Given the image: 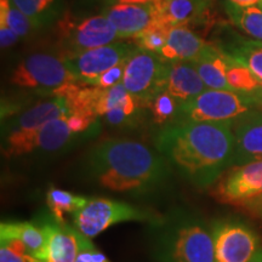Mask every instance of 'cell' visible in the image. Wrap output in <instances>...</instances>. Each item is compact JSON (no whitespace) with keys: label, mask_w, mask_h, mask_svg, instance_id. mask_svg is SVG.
<instances>
[{"label":"cell","mask_w":262,"mask_h":262,"mask_svg":"<svg viewBox=\"0 0 262 262\" xmlns=\"http://www.w3.org/2000/svg\"><path fill=\"white\" fill-rule=\"evenodd\" d=\"M233 122L179 123L164 127L156 148L192 185L206 188L229 166L234 153Z\"/></svg>","instance_id":"6da1fadb"},{"label":"cell","mask_w":262,"mask_h":262,"mask_svg":"<svg viewBox=\"0 0 262 262\" xmlns=\"http://www.w3.org/2000/svg\"><path fill=\"white\" fill-rule=\"evenodd\" d=\"M88 173L108 191L142 195L160 189L171 175L168 160L139 141L110 139L86 158Z\"/></svg>","instance_id":"7a4b0ae2"},{"label":"cell","mask_w":262,"mask_h":262,"mask_svg":"<svg viewBox=\"0 0 262 262\" xmlns=\"http://www.w3.org/2000/svg\"><path fill=\"white\" fill-rule=\"evenodd\" d=\"M152 226V254L159 262H216L211 232L196 216L172 212Z\"/></svg>","instance_id":"3957f363"},{"label":"cell","mask_w":262,"mask_h":262,"mask_svg":"<svg viewBox=\"0 0 262 262\" xmlns=\"http://www.w3.org/2000/svg\"><path fill=\"white\" fill-rule=\"evenodd\" d=\"M10 83L18 89L42 96H66L78 86L63 58L47 52H34L22 58L10 75Z\"/></svg>","instance_id":"277c9868"},{"label":"cell","mask_w":262,"mask_h":262,"mask_svg":"<svg viewBox=\"0 0 262 262\" xmlns=\"http://www.w3.org/2000/svg\"><path fill=\"white\" fill-rule=\"evenodd\" d=\"M255 108L254 101L248 94L206 89L187 102H181L175 124L233 122L242 114Z\"/></svg>","instance_id":"5b68a950"},{"label":"cell","mask_w":262,"mask_h":262,"mask_svg":"<svg viewBox=\"0 0 262 262\" xmlns=\"http://www.w3.org/2000/svg\"><path fill=\"white\" fill-rule=\"evenodd\" d=\"M164 216L140 209L125 202L106 198L89 199L86 204L73 215L74 228L86 237H96L111 226L127 221L158 224Z\"/></svg>","instance_id":"8992f818"},{"label":"cell","mask_w":262,"mask_h":262,"mask_svg":"<svg viewBox=\"0 0 262 262\" xmlns=\"http://www.w3.org/2000/svg\"><path fill=\"white\" fill-rule=\"evenodd\" d=\"M71 107L66 96H49L32 107L6 118L2 126V153L8 156L12 149L29 139L51 120L67 116Z\"/></svg>","instance_id":"52a82bcc"},{"label":"cell","mask_w":262,"mask_h":262,"mask_svg":"<svg viewBox=\"0 0 262 262\" xmlns=\"http://www.w3.org/2000/svg\"><path fill=\"white\" fill-rule=\"evenodd\" d=\"M56 26V38L67 55L104 47L120 39L110 19L98 14L74 17L66 12Z\"/></svg>","instance_id":"ba28073f"},{"label":"cell","mask_w":262,"mask_h":262,"mask_svg":"<svg viewBox=\"0 0 262 262\" xmlns=\"http://www.w3.org/2000/svg\"><path fill=\"white\" fill-rule=\"evenodd\" d=\"M135 44L112 42L104 47L66 55L63 61L68 71L79 83L93 86L100 75L118 64L126 63L131 55L137 50Z\"/></svg>","instance_id":"9c48e42d"},{"label":"cell","mask_w":262,"mask_h":262,"mask_svg":"<svg viewBox=\"0 0 262 262\" xmlns=\"http://www.w3.org/2000/svg\"><path fill=\"white\" fill-rule=\"evenodd\" d=\"M166 63L158 54L137 49L126 62L122 84L131 95L148 104L164 91Z\"/></svg>","instance_id":"30bf717a"},{"label":"cell","mask_w":262,"mask_h":262,"mask_svg":"<svg viewBox=\"0 0 262 262\" xmlns=\"http://www.w3.org/2000/svg\"><path fill=\"white\" fill-rule=\"evenodd\" d=\"M211 234L216 262H249L261 248L256 233L239 221H216Z\"/></svg>","instance_id":"8fae6325"},{"label":"cell","mask_w":262,"mask_h":262,"mask_svg":"<svg viewBox=\"0 0 262 262\" xmlns=\"http://www.w3.org/2000/svg\"><path fill=\"white\" fill-rule=\"evenodd\" d=\"M67 116L51 120L47 125L14 148L5 158H19L27 156H54L72 148L84 135L75 134L68 125Z\"/></svg>","instance_id":"7c38bea8"},{"label":"cell","mask_w":262,"mask_h":262,"mask_svg":"<svg viewBox=\"0 0 262 262\" xmlns=\"http://www.w3.org/2000/svg\"><path fill=\"white\" fill-rule=\"evenodd\" d=\"M42 229L45 244L40 262H75L79 254V231L58 222L50 214H41L34 221Z\"/></svg>","instance_id":"4fadbf2b"},{"label":"cell","mask_w":262,"mask_h":262,"mask_svg":"<svg viewBox=\"0 0 262 262\" xmlns=\"http://www.w3.org/2000/svg\"><path fill=\"white\" fill-rule=\"evenodd\" d=\"M262 193V160L233 166L216 187L224 203L242 205Z\"/></svg>","instance_id":"5bb4252c"},{"label":"cell","mask_w":262,"mask_h":262,"mask_svg":"<svg viewBox=\"0 0 262 262\" xmlns=\"http://www.w3.org/2000/svg\"><path fill=\"white\" fill-rule=\"evenodd\" d=\"M101 9L100 14L110 19L122 39L134 38L145 29L159 24L153 0L114 4Z\"/></svg>","instance_id":"9a60e30c"},{"label":"cell","mask_w":262,"mask_h":262,"mask_svg":"<svg viewBox=\"0 0 262 262\" xmlns=\"http://www.w3.org/2000/svg\"><path fill=\"white\" fill-rule=\"evenodd\" d=\"M234 153L232 166L262 160V111L251 110L233 120Z\"/></svg>","instance_id":"2e32d148"},{"label":"cell","mask_w":262,"mask_h":262,"mask_svg":"<svg viewBox=\"0 0 262 262\" xmlns=\"http://www.w3.org/2000/svg\"><path fill=\"white\" fill-rule=\"evenodd\" d=\"M205 90L204 81L192 62L178 61L166 63L164 91L180 102H187Z\"/></svg>","instance_id":"e0dca14e"},{"label":"cell","mask_w":262,"mask_h":262,"mask_svg":"<svg viewBox=\"0 0 262 262\" xmlns=\"http://www.w3.org/2000/svg\"><path fill=\"white\" fill-rule=\"evenodd\" d=\"M206 45L208 42L187 28V26H178L170 29L165 45L158 55L166 62H193L199 57Z\"/></svg>","instance_id":"ac0fdd59"},{"label":"cell","mask_w":262,"mask_h":262,"mask_svg":"<svg viewBox=\"0 0 262 262\" xmlns=\"http://www.w3.org/2000/svg\"><path fill=\"white\" fill-rule=\"evenodd\" d=\"M192 63L204 81L206 89L231 90L226 79L227 55L220 48L208 42L199 57Z\"/></svg>","instance_id":"d6986e66"},{"label":"cell","mask_w":262,"mask_h":262,"mask_svg":"<svg viewBox=\"0 0 262 262\" xmlns=\"http://www.w3.org/2000/svg\"><path fill=\"white\" fill-rule=\"evenodd\" d=\"M159 24L168 27L187 26L201 17L208 8V0H153Z\"/></svg>","instance_id":"ffe728a7"},{"label":"cell","mask_w":262,"mask_h":262,"mask_svg":"<svg viewBox=\"0 0 262 262\" xmlns=\"http://www.w3.org/2000/svg\"><path fill=\"white\" fill-rule=\"evenodd\" d=\"M217 45L226 55L241 62L262 81V40L247 39L233 34Z\"/></svg>","instance_id":"44dd1931"},{"label":"cell","mask_w":262,"mask_h":262,"mask_svg":"<svg viewBox=\"0 0 262 262\" xmlns=\"http://www.w3.org/2000/svg\"><path fill=\"white\" fill-rule=\"evenodd\" d=\"M38 28L57 24L66 10V0H10Z\"/></svg>","instance_id":"7402d4cb"},{"label":"cell","mask_w":262,"mask_h":262,"mask_svg":"<svg viewBox=\"0 0 262 262\" xmlns=\"http://www.w3.org/2000/svg\"><path fill=\"white\" fill-rule=\"evenodd\" d=\"M225 10L235 27L251 38L262 40V8L256 5L239 6L226 2Z\"/></svg>","instance_id":"603a6c76"},{"label":"cell","mask_w":262,"mask_h":262,"mask_svg":"<svg viewBox=\"0 0 262 262\" xmlns=\"http://www.w3.org/2000/svg\"><path fill=\"white\" fill-rule=\"evenodd\" d=\"M0 234L17 238L38 258L41 255L45 244V235L42 229L35 222H2Z\"/></svg>","instance_id":"cb8c5ba5"},{"label":"cell","mask_w":262,"mask_h":262,"mask_svg":"<svg viewBox=\"0 0 262 262\" xmlns=\"http://www.w3.org/2000/svg\"><path fill=\"white\" fill-rule=\"evenodd\" d=\"M89 199L85 196L73 194V193L62 191L58 188H50L47 193V203L51 215L58 222L66 224L64 215L71 214L74 215L75 212L79 211L83 206L86 204Z\"/></svg>","instance_id":"d4e9b609"},{"label":"cell","mask_w":262,"mask_h":262,"mask_svg":"<svg viewBox=\"0 0 262 262\" xmlns=\"http://www.w3.org/2000/svg\"><path fill=\"white\" fill-rule=\"evenodd\" d=\"M226 79L232 91L242 94H251L262 88V81L247 66L235 61L227 55V71Z\"/></svg>","instance_id":"484cf974"},{"label":"cell","mask_w":262,"mask_h":262,"mask_svg":"<svg viewBox=\"0 0 262 262\" xmlns=\"http://www.w3.org/2000/svg\"><path fill=\"white\" fill-rule=\"evenodd\" d=\"M180 106H181V102L166 91H162L147 104L153 122L164 127L173 125L178 122Z\"/></svg>","instance_id":"4316f807"},{"label":"cell","mask_w":262,"mask_h":262,"mask_svg":"<svg viewBox=\"0 0 262 262\" xmlns=\"http://www.w3.org/2000/svg\"><path fill=\"white\" fill-rule=\"evenodd\" d=\"M0 25L14 31L19 38L28 37L32 32L38 29L37 26L10 0H0Z\"/></svg>","instance_id":"83f0119b"},{"label":"cell","mask_w":262,"mask_h":262,"mask_svg":"<svg viewBox=\"0 0 262 262\" xmlns=\"http://www.w3.org/2000/svg\"><path fill=\"white\" fill-rule=\"evenodd\" d=\"M171 27L164 25H155L145 29L133 38V42L141 50L159 54L165 45Z\"/></svg>","instance_id":"f1b7e54d"},{"label":"cell","mask_w":262,"mask_h":262,"mask_svg":"<svg viewBox=\"0 0 262 262\" xmlns=\"http://www.w3.org/2000/svg\"><path fill=\"white\" fill-rule=\"evenodd\" d=\"M0 262H40V260L17 238L0 234Z\"/></svg>","instance_id":"f546056e"},{"label":"cell","mask_w":262,"mask_h":262,"mask_svg":"<svg viewBox=\"0 0 262 262\" xmlns=\"http://www.w3.org/2000/svg\"><path fill=\"white\" fill-rule=\"evenodd\" d=\"M75 262H111L91 243V238L79 232V254Z\"/></svg>","instance_id":"4dcf8cb0"},{"label":"cell","mask_w":262,"mask_h":262,"mask_svg":"<svg viewBox=\"0 0 262 262\" xmlns=\"http://www.w3.org/2000/svg\"><path fill=\"white\" fill-rule=\"evenodd\" d=\"M125 64L126 63L118 64L116 67L104 72L102 75L97 78V80L95 81L93 86L101 88V89H108V88H113L118 84H122L124 72H125Z\"/></svg>","instance_id":"1f68e13d"},{"label":"cell","mask_w":262,"mask_h":262,"mask_svg":"<svg viewBox=\"0 0 262 262\" xmlns=\"http://www.w3.org/2000/svg\"><path fill=\"white\" fill-rule=\"evenodd\" d=\"M17 34L14 31L6 27V26L0 25V44H2L3 49H8L12 45H15L16 42L19 40Z\"/></svg>","instance_id":"d6a6232c"},{"label":"cell","mask_w":262,"mask_h":262,"mask_svg":"<svg viewBox=\"0 0 262 262\" xmlns=\"http://www.w3.org/2000/svg\"><path fill=\"white\" fill-rule=\"evenodd\" d=\"M241 206H243L245 210L250 212V214L262 219V193L260 195H257L256 198L245 202L244 204H242Z\"/></svg>","instance_id":"836d02e7"},{"label":"cell","mask_w":262,"mask_h":262,"mask_svg":"<svg viewBox=\"0 0 262 262\" xmlns=\"http://www.w3.org/2000/svg\"><path fill=\"white\" fill-rule=\"evenodd\" d=\"M94 3H100L102 5V8L104 6H110V5H114V4H124V3H146V2H152V0H91Z\"/></svg>","instance_id":"e575fe53"},{"label":"cell","mask_w":262,"mask_h":262,"mask_svg":"<svg viewBox=\"0 0 262 262\" xmlns=\"http://www.w3.org/2000/svg\"><path fill=\"white\" fill-rule=\"evenodd\" d=\"M248 95L251 97V100L254 101L255 107L262 111V88L261 89H258L256 91H254V93L248 94Z\"/></svg>","instance_id":"d590c367"},{"label":"cell","mask_w":262,"mask_h":262,"mask_svg":"<svg viewBox=\"0 0 262 262\" xmlns=\"http://www.w3.org/2000/svg\"><path fill=\"white\" fill-rule=\"evenodd\" d=\"M227 2L239 6H251V5H257V4L260 5L261 0H227Z\"/></svg>","instance_id":"8d00e7d4"},{"label":"cell","mask_w":262,"mask_h":262,"mask_svg":"<svg viewBox=\"0 0 262 262\" xmlns=\"http://www.w3.org/2000/svg\"><path fill=\"white\" fill-rule=\"evenodd\" d=\"M249 262H262V248L258 249L257 253L254 255V257Z\"/></svg>","instance_id":"74e56055"},{"label":"cell","mask_w":262,"mask_h":262,"mask_svg":"<svg viewBox=\"0 0 262 262\" xmlns=\"http://www.w3.org/2000/svg\"><path fill=\"white\" fill-rule=\"evenodd\" d=\"M258 6H260V8H262V0H261V3H260V5H258Z\"/></svg>","instance_id":"f35d334b"}]
</instances>
